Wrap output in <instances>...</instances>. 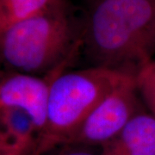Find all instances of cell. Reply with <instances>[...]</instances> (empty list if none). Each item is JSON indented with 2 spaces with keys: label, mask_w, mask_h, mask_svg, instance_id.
I'll use <instances>...</instances> for the list:
<instances>
[{
  "label": "cell",
  "mask_w": 155,
  "mask_h": 155,
  "mask_svg": "<svg viewBox=\"0 0 155 155\" xmlns=\"http://www.w3.org/2000/svg\"><path fill=\"white\" fill-rule=\"evenodd\" d=\"M80 51L81 26L64 0L1 29V55L16 72L45 76L68 69Z\"/></svg>",
  "instance_id": "cell-2"
},
{
  "label": "cell",
  "mask_w": 155,
  "mask_h": 155,
  "mask_svg": "<svg viewBox=\"0 0 155 155\" xmlns=\"http://www.w3.org/2000/svg\"><path fill=\"white\" fill-rule=\"evenodd\" d=\"M139 97L135 76L128 74L97 104L68 144L101 148L141 109Z\"/></svg>",
  "instance_id": "cell-4"
},
{
  "label": "cell",
  "mask_w": 155,
  "mask_h": 155,
  "mask_svg": "<svg viewBox=\"0 0 155 155\" xmlns=\"http://www.w3.org/2000/svg\"><path fill=\"white\" fill-rule=\"evenodd\" d=\"M47 155H102V152L101 148L97 150V147H94L68 144L54 150Z\"/></svg>",
  "instance_id": "cell-9"
},
{
  "label": "cell",
  "mask_w": 155,
  "mask_h": 155,
  "mask_svg": "<svg viewBox=\"0 0 155 155\" xmlns=\"http://www.w3.org/2000/svg\"><path fill=\"white\" fill-rule=\"evenodd\" d=\"M91 67L136 75L155 55V0H100L81 25Z\"/></svg>",
  "instance_id": "cell-1"
},
{
  "label": "cell",
  "mask_w": 155,
  "mask_h": 155,
  "mask_svg": "<svg viewBox=\"0 0 155 155\" xmlns=\"http://www.w3.org/2000/svg\"><path fill=\"white\" fill-rule=\"evenodd\" d=\"M135 82L140 97L155 117V60L139 71Z\"/></svg>",
  "instance_id": "cell-8"
},
{
  "label": "cell",
  "mask_w": 155,
  "mask_h": 155,
  "mask_svg": "<svg viewBox=\"0 0 155 155\" xmlns=\"http://www.w3.org/2000/svg\"><path fill=\"white\" fill-rule=\"evenodd\" d=\"M60 1L61 0H0L3 5L0 28L3 29L14 22L41 14Z\"/></svg>",
  "instance_id": "cell-7"
},
{
  "label": "cell",
  "mask_w": 155,
  "mask_h": 155,
  "mask_svg": "<svg viewBox=\"0 0 155 155\" xmlns=\"http://www.w3.org/2000/svg\"><path fill=\"white\" fill-rule=\"evenodd\" d=\"M67 70L59 69L41 77L14 73L0 83V109H17L26 113L33 122L39 139L46 125L51 83Z\"/></svg>",
  "instance_id": "cell-5"
},
{
  "label": "cell",
  "mask_w": 155,
  "mask_h": 155,
  "mask_svg": "<svg viewBox=\"0 0 155 155\" xmlns=\"http://www.w3.org/2000/svg\"><path fill=\"white\" fill-rule=\"evenodd\" d=\"M127 75L90 67L67 70L54 78L50 85L46 125L33 155H47L68 144L97 104Z\"/></svg>",
  "instance_id": "cell-3"
},
{
  "label": "cell",
  "mask_w": 155,
  "mask_h": 155,
  "mask_svg": "<svg viewBox=\"0 0 155 155\" xmlns=\"http://www.w3.org/2000/svg\"><path fill=\"white\" fill-rule=\"evenodd\" d=\"M101 152L102 155H155V117L141 108Z\"/></svg>",
  "instance_id": "cell-6"
}]
</instances>
